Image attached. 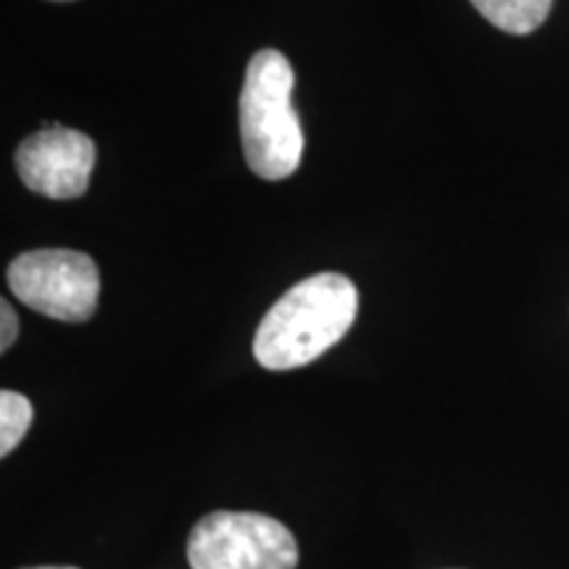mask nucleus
Segmentation results:
<instances>
[{
    "instance_id": "obj_1",
    "label": "nucleus",
    "mask_w": 569,
    "mask_h": 569,
    "mask_svg": "<svg viewBox=\"0 0 569 569\" xmlns=\"http://www.w3.org/2000/svg\"><path fill=\"white\" fill-rule=\"evenodd\" d=\"M359 293L343 274L322 272L293 288L261 319L253 356L264 369L288 372L311 365L351 330Z\"/></svg>"
},
{
    "instance_id": "obj_2",
    "label": "nucleus",
    "mask_w": 569,
    "mask_h": 569,
    "mask_svg": "<svg viewBox=\"0 0 569 569\" xmlns=\"http://www.w3.org/2000/svg\"><path fill=\"white\" fill-rule=\"evenodd\" d=\"M293 67L280 51L264 48L248 63L240 92V138L248 167L261 180H284L301 163L303 130L293 109Z\"/></svg>"
},
{
    "instance_id": "obj_3",
    "label": "nucleus",
    "mask_w": 569,
    "mask_h": 569,
    "mask_svg": "<svg viewBox=\"0 0 569 569\" xmlns=\"http://www.w3.org/2000/svg\"><path fill=\"white\" fill-rule=\"evenodd\" d=\"M193 569H296L298 543L280 519L253 511H213L188 538Z\"/></svg>"
},
{
    "instance_id": "obj_4",
    "label": "nucleus",
    "mask_w": 569,
    "mask_h": 569,
    "mask_svg": "<svg viewBox=\"0 0 569 569\" xmlns=\"http://www.w3.org/2000/svg\"><path fill=\"white\" fill-rule=\"evenodd\" d=\"M9 284L21 303L40 315L59 322H88L96 315L101 277L88 253L42 248L11 261Z\"/></svg>"
},
{
    "instance_id": "obj_5",
    "label": "nucleus",
    "mask_w": 569,
    "mask_h": 569,
    "mask_svg": "<svg viewBox=\"0 0 569 569\" xmlns=\"http://www.w3.org/2000/svg\"><path fill=\"white\" fill-rule=\"evenodd\" d=\"M96 167V142L80 130L53 124L19 146L17 172L32 193L71 201L84 196Z\"/></svg>"
},
{
    "instance_id": "obj_6",
    "label": "nucleus",
    "mask_w": 569,
    "mask_h": 569,
    "mask_svg": "<svg viewBox=\"0 0 569 569\" xmlns=\"http://www.w3.org/2000/svg\"><path fill=\"white\" fill-rule=\"evenodd\" d=\"M490 24L509 34H530L549 19L553 0H472Z\"/></svg>"
},
{
    "instance_id": "obj_7",
    "label": "nucleus",
    "mask_w": 569,
    "mask_h": 569,
    "mask_svg": "<svg viewBox=\"0 0 569 569\" xmlns=\"http://www.w3.org/2000/svg\"><path fill=\"white\" fill-rule=\"evenodd\" d=\"M32 417V403L24 396L13 393V390L0 393V457H9L21 443V438L30 430Z\"/></svg>"
},
{
    "instance_id": "obj_8",
    "label": "nucleus",
    "mask_w": 569,
    "mask_h": 569,
    "mask_svg": "<svg viewBox=\"0 0 569 569\" xmlns=\"http://www.w3.org/2000/svg\"><path fill=\"white\" fill-rule=\"evenodd\" d=\"M0 319H3V330H0V351L6 353L13 346V340H17V332H19L17 311L11 309L9 301H0Z\"/></svg>"
},
{
    "instance_id": "obj_9",
    "label": "nucleus",
    "mask_w": 569,
    "mask_h": 569,
    "mask_svg": "<svg viewBox=\"0 0 569 569\" xmlns=\"http://www.w3.org/2000/svg\"><path fill=\"white\" fill-rule=\"evenodd\" d=\"M24 569H80V567H24Z\"/></svg>"
},
{
    "instance_id": "obj_10",
    "label": "nucleus",
    "mask_w": 569,
    "mask_h": 569,
    "mask_svg": "<svg viewBox=\"0 0 569 569\" xmlns=\"http://www.w3.org/2000/svg\"><path fill=\"white\" fill-rule=\"evenodd\" d=\"M56 3H69V0H56Z\"/></svg>"
}]
</instances>
